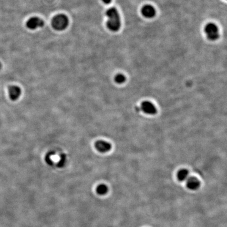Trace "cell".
<instances>
[{
  "label": "cell",
  "instance_id": "cell-1",
  "mask_svg": "<svg viewBox=\"0 0 227 227\" xmlns=\"http://www.w3.org/2000/svg\"><path fill=\"white\" fill-rule=\"evenodd\" d=\"M108 20L107 21V26L109 30L113 32H117L121 26L120 16L118 11L115 7H111L106 12Z\"/></svg>",
  "mask_w": 227,
  "mask_h": 227
},
{
  "label": "cell",
  "instance_id": "cell-2",
  "mask_svg": "<svg viewBox=\"0 0 227 227\" xmlns=\"http://www.w3.org/2000/svg\"><path fill=\"white\" fill-rule=\"evenodd\" d=\"M68 17L64 14H58L55 16L52 21V26L57 31H63L68 26Z\"/></svg>",
  "mask_w": 227,
  "mask_h": 227
},
{
  "label": "cell",
  "instance_id": "cell-3",
  "mask_svg": "<svg viewBox=\"0 0 227 227\" xmlns=\"http://www.w3.org/2000/svg\"><path fill=\"white\" fill-rule=\"evenodd\" d=\"M204 32L207 38L211 41H215L219 37V33L217 26L214 23L207 24L204 27Z\"/></svg>",
  "mask_w": 227,
  "mask_h": 227
},
{
  "label": "cell",
  "instance_id": "cell-4",
  "mask_svg": "<svg viewBox=\"0 0 227 227\" xmlns=\"http://www.w3.org/2000/svg\"><path fill=\"white\" fill-rule=\"evenodd\" d=\"M44 25L43 21L37 17L30 18L26 22V26L30 30H34L39 27H42Z\"/></svg>",
  "mask_w": 227,
  "mask_h": 227
},
{
  "label": "cell",
  "instance_id": "cell-5",
  "mask_svg": "<svg viewBox=\"0 0 227 227\" xmlns=\"http://www.w3.org/2000/svg\"><path fill=\"white\" fill-rule=\"evenodd\" d=\"M141 109L145 113L149 115H155L157 113V109L152 103L145 101L141 104Z\"/></svg>",
  "mask_w": 227,
  "mask_h": 227
},
{
  "label": "cell",
  "instance_id": "cell-6",
  "mask_svg": "<svg viewBox=\"0 0 227 227\" xmlns=\"http://www.w3.org/2000/svg\"><path fill=\"white\" fill-rule=\"evenodd\" d=\"M96 149L102 153H105L109 152L111 149V144L106 141H98L95 144Z\"/></svg>",
  "mask_w": 227,
  "mask_h": 227
},
{
  "label": "cell",
  "instance_id": "cell-7",
  "mask_svg": "<svg viewBox=\"0 0 227 227\" xmlns=\"http://www.w3.org/2000/svg\"><path fill=\"white\" fill-rule=\"evenodd\" d=\"M22 91L20 87L16 85H12L9 88V94L10 98L13 101L18 100L20 97Z\"/></svg>",
  "mask_w": 227,
  "mask_h": 227
},
{
  "label": "cell",
  "instance_id": "cell-8",
  "mask_svg": "<svg viewBox=\"0 0 227 227\" xmlns=\"http://www.w3.org/2000/svg\"><path fill=\"white\" fill-rule=\"evenodd\" d=\"M142 15L146 18H154L156 14V10L154 7L150 5H144L141 10Z\"/></svg>",
  "mask_w": 227,
  "mask_h": 227
},
{
  "label": "cell",
  "instance_id": "cell-9",
  "mask_svg": "<svg viewBox=\"0 0 227 227\" xmlns=\"http://www.w3.org/2000/svg\"><path fill=\"white\" fill-rule=\"evenodd\" d=\"M187 186L190 190H195L200 186V182L196 178L189 177L187 179Z\"/></svg>",
  "mask_w": 227,
  "mask_h": 227
},
{
  "label": "cell",
  "instance_id": "cell-10",
  "mask_svg": "<svg viewBox=\"0 0 227 227\" xmlns=\"http://www.w3.org/2000/svg\"><path fill=\"white\" fill-rule=\"evenodd\" d=\"M189 172L186 169H182L178 173L177 177L180 181H184L188 178Z\"/></svg>",
  "mask_w": 227,
  "mask_h": 227
},
{
  "label": "cell",
  "instance_id": "cell-11",
  "mask_svg": "<svg viewBox=\"0 0 227 227\" xmlns=\"http://www.w3.org/2000/svg\"><path fill=\"white\" fill-rule=\"evenodd\" d=\"M108 191L107 187L104 184H101L98 186L96 188V192L100 195H104Z\"/></svg>",
  "mask_w": 227,
  "mask_h": 227
},
{
  "label": "cell",
  "instance_id": "cell-12",
  "mask_svg": "<svg viewBox=\"0 0 227 227\" xmlns=\"http://www.w3.org/2000/svg\"><path fill=\"white\" fill-rule=\"evenodd\" d=\"M114 80L117 84H123L126 81V77L122 74H118L115 76Z\"/></svg>",
  "mask_w": 227,
  "mask_h": 227
},
{
  "label": "cell",
  "instance_id": "cell-13",
  "mask_svg": "<svg viewBox=\"0 0 227 227\" xmlns=\"http://www.w3.org/2000/svg\"><path fill=\"white\" fill-rule=\"evenodd\" d=\"M103 2L105 3V4H109V3L111 2V0H103Z\"/></svg>",
  "mask_w": 227,
  "mask_h": 227
},
{
  "label": "cell",
  "instance_id": "cell-14",
  "mask_svg": "<svg viewBox=\"0 0 227 227\" xmlns=\"http://www.w3.org/2000/svg\"><path fill=\"white\" fill-rule=\"evenodd\" d=\"M2 64H1V63L0 62V70H1V68H2Z\"/></svg>",
  "mask_w": 227,
  "mask_h": 227
}]
</instances>
